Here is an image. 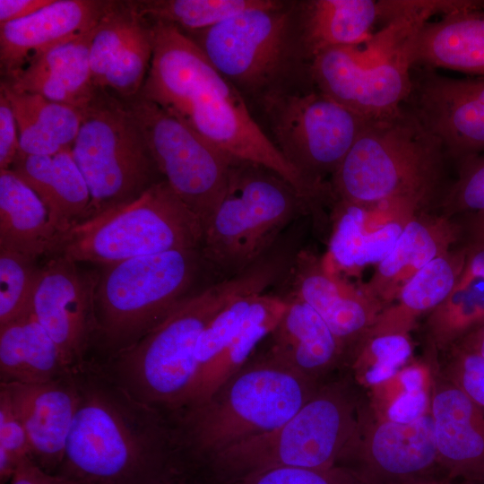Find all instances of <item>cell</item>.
<instances>
[{"mask_svg":"<svg viewBox=\"0 0 484 484\" xmlns=\"http://www.w3.org/2000/svg\"><path fill=\"white\" fill-rule=\"evenodd\" d=\"M162 178L197 217L203 230L226 195L235 158L149 100L125 99Z\"/></svg>","mask_w":484,"mask_h":484,"instance_id":"obj_14","label":"cell"},{"mask_svg":"<svg viewBox=\"0 0 484 484\" xmlns=\"http://www.w3.org/2000/svg\"><path fill=\"white\" fill-rule=\"evenodd\" d=\"M368 403L350 375L324 382L276 429L212 456L216 468L238 476L276 467L328 469L345 462Z\"/></svg>","mask_w":484,"mask_h":484,"instance_id":"obj_8","label":"cell"},{"mask_svg":"<svg viewBox=\"0 0 484 484\" xmlns=\"http://www.w3.org/2000/svg\"><path fill=\"white\" fill-rule=\"evenodd\" d=\"M160 484H182V483L177 481L176 478H173V479L168 480H166L164 482H161Z\"/></svg>","mask_w":484,"mask_h":484,"instance_id":"obj_53","label":"cell"},{"mask_svg":"<svg viewBox=\"0 0 484 484\" xmlns=\"http://www.w3.org/2000/svg\"><path fill=\"white\" fill-rule=\"evenodd\" d=\"M404 105L457 163L484 151V76L452 78L414 66Z\"/></svg>","mask_w":484,"mask_h":484,"instance_id":"obj_16","label":"cell"},{"mask_svg":"<svg viewBox=\"0 0 484 484\" xmlns=\"http://www.w3.org/2000/svg\"><path fill=\"white\" fill-rule=\"evenodd\" d=\"M454 345L484 356V324L462 337Z\"/></svg>","mask_w":484,"mask_h":484,"instance_id":"obj_49","label":"cell"},{"mask_svg":"<svg viewBox=\"0 0 484 484\" xmlns=\"http://www.w3.org/2000/svg\"><path fill=\"white\" fill-rule=\"evenodd\" d=\"M278 0H136V11L151 22L177 26L185 31L216 25L248 10L275 7Z\"/></svg>","mask_w":484,"mask_h":484,"instance_id":"obj_36","label":"cell"},{"mask_svg":"<svg viewBox=\"0 0 484 484\" xmlns=\"http://www.w3.org/2000/svg\"><path fill=\"white\" fill-rule=\"evenodd\" d=\"M32 458L27 433L11 408L6 398L0 394V480H10L20 461Z\"/></svg>","mask_w":484,"mask_h":484,"instance_id":"obj_45","label":"cell"},{"mask_svg":"<svg viewBox=\"0 0 484 484\" xmlns=\"http://www.w3.org/2000/svg\"><path fill=\"white\" fill-rule=\"evenodd\" d=\"M111 3L54 0L26 18L0 24L1 74L9 81L44 54L91 30Z\"/></svg>","mask_w":484,"mask_h":484,"instance_id":"obj_19","label":"cell"},{"mask_svg":"<svg viewBox=\"0 0 484 484\" xmlns=\"http://www.w3.org/2000/svg\"><path fill=\"white\" fill-rule=\"evenodd\" d=\"M0 394L22 422L34 461L47 471L56 473L78 403L73 369L42 384L0 383Z\"/></svg>","mask_w":484,"mask_h":484,"instance_id":"obj_20","label":"cell"},{"mask_svg":"<svg viewBox=\"0 0 484 484\" xmlns=\"http://www.w3.org/2000/svg\"><path fill=\"white\" fill-rule=\"evenodd\" d=\"M285 310L269 335L268 353L319 383L347 361L346 350L323 318L305 301L287 292Z\"/></svg>","mask_w":484,"mask_h":484,"instance_id":"obj_23","label":"cell"},{"mask_svg":"<svg viewBox=\"0 0 484 484\" xmlns=\"http://www.w3.org/2000/svg\"><path fill=\"white\" fill-rule=\"evenodd\" d=\"M54 0H0V24L26 18Z\"/></svg>","mask_w":484,"mask_h":484,"instance_id":"obj_48","label":"cell"},{"mask_svg":"<svg viewBox=\"0 0 484 484\" xmlns=\"http://www.w3.org/2000/svg\"><path fill=\"white\" fill-rule=\"evenodd\" d=\"M97 26L53 48L4 82L14 91L39 94L82 109L98 91L92 84L90 68V48Z\"/></svg>","mask_w":484,"mask_h":484,"instance_id":"obj_26","label":"cell"},{"mask_svg":"<svg viewBox=\"0 0 484 484\" xmlns=\"http://www.w3.org/2000/svg\"><path fill=\"white\" fill-rule=\"evenodd\" d=\"M71 371L30 312L0 326V383L42 384Z\"/></svg>","mask_w":484,"mask_h":484,"instance_id":"obj_31","label":"cell"},{"mask_svg":"<svg viewBox=\"0 0 484 484\" xmlns=\"http://www.w3.org/2000/svg\"><path fill=\"white\" fill-rule=\"evenodd\" d=\"M414 35L400 41L378 31L365 48L324 49L310 62L311 82L324 95L367 120L389 117L411 94Z\"/></svg>","mask_w":484,"mask_h":484,"instance_id":"obj_13","label":"cell"},{"mask_svg":"<svg viewBox=\"0 0 484 484\" xmlns=\"http://www.w3.org/2000/svg\"><path fill=\"white\" fill-rule=\"evenodd\" d=\"M207 265L200 248L177 249L101 265L94 293L92 358L125 350L201 290Z\"/></svg>","mask_w":484,"mask_h":484,"instance_id":"obj_6","label":"cell"},{"mask_svg":"<svg viewBox=\"0 0 484 484\" xmlns=\"http://www.w3.org/2000/svg\"><path fill=\"white\" fill-rule=\"evenodd\" d=\"M446 159L440 141L403 104L389 117L367 121L329 182L335 200L404 202L425 210L446 189Z\"/></svg>","mask_w":484,"mask_h":484,"instance_id":"obj_4","label":"cell"},{"mask_svg":"<svg viewBox=\"0 0 484 484\" xmlns=\"http://www.w3.org/2000/svg\"><path fill=\"white\" fill-rule=\"evenodd\" d=\"M345 462L364 484L448 480L440 463L431 413L411 423L376 418L369 405Z\"/></svg>","mask_w":484,"mask_h":484,"instance_id":"obj_15","label":"cell"},{"mask_svg":"<svg viewBox=\"0 0 484 484\" xmlns=\"http://www.w3.org/2000/svg\"><path fill=\"white\" fill-rule=\"evenodd\" d=\"M413 359L410 335L365 337L351 351L346 365L354 382L366 392L394 376Z\"/></svg>","mask_w":484,"mask_h":484,"instance_id":"obj_37","label":"cell"},{"mask_svg":"<svg viewBox=\"0 0 484 484\" xmlns=\"http://www.w3.org/2000/svg\"><path fill=\"white\" fill-rule=\"evenodd\" d=\"M431 357V407L439 460L452 482L484 479V411L437 370Z\"/></svg>","mask_w":484,"mask_h":484,"instance_id":"obj_21","label":"cell"},{"mask_svg":"<svg viewBox=\"0 0 484 484\" xmlns=\"http://www.w3.org/2000/svg\"><path fill=\"white\" fill-rule=\"evenodd\" d=\"M20 151L17 123L11 104L0 91V169H9Z\"/></svg>","mask_w":484,"mask_h":484,"instance_id":"obj_46","label":"cell"},{"mask_svg":"<svg viewBox=\"0 0 484 484\" xmlns=\"http://www.w3.org/2000/svg\"><path fill=\"white\" fill-rule=\"evenodd\" d=\"M436 367L484 411V356L454 345L438 354Z\"/></svg>","mask_w":484,"mask_h":484,"instance_id":"obj_43","label":"cell"},{"mask_svg":"<svg viewBox=\"0 0 484 484\" xmlns=\"http://www.w3.org/2000/svg\"><path fill=\"white\" fill-rule=\"evenodd\" d=\"M153 37L152 22L143 16L120 48L102 90L123 99H131L139 94L151 65Z\"/></svg>","mask_w":484,"mask_h":484,"instance_id":"obj_38","label":"cell"},{"mask_svg":"<svg viewBox=\"0 0 484 484\" xmlns=\"http://www.w3.org/2000/svg\"><path fill=\"white\" fill-rule=\"evenodd\" d=\"M10 484H79L59 473L48 472L32 458H24L18 463Z\"/></svg>","mask_w":484,"mask_h":484,"instance_id":"obj_47","label":"cell"},{"mask_svg":"<svg viewBox=\"0 0 484 484\" xmlns=\"http://www.w3.org/2000/svg\"><path fill=\"white\" fill-rule=\"evenodd\" d=\"M284 280L290 283L288 292L308 304L326 323L343 345L347 360L383 310L361 286L341 278L310 250L298 251Z\"/></svg>","mask_w":484,"mask_h":484,"instance_id":"obj_18","label":"cell"},{"mask_svg":"<svg viewBox=\"0 0 484 484\" xmlns=\"http://www.w3.org/2000/svg\"><path fill=\"white\" fill-rule=\"evenodd\" d=\"M263 292L265 291L246 292L235 297L203 330L196 348L197 370L194 385L225 349L246 318L255 298Z\"/></svg>","mask_w":484,"mask_h":484,"instance_id":"obj_41","label":"cell"},{"mask_svg":"<svg viewBox=\"0 0 484 484\" xmlns=\"http://www.w3.org/2000/svg\"><path fill=\"white\" fill-rule=\"evenodd\" d=\"M465 261L466 245L453 247L432 260L380 312L365 337L410 335L417 321L437 307L454 290L462 273Z\"/></svg>","mask_w":484,"mask_h":484,"instance_id":"obj_29","label":"cell"},{"mask_svg":"<svg viewBox=\"0 0 484 484\" xmlns=\"http://www.w3.org/2000/svg\"><path fill=\"white\" fill-rule=\"evenodd\" d=\"M469 217V234L471 241L484 244V212L467 214Z\"/></svg>","mask_w":484,"mask_h":484,"instance_id":"obj_50","label":"cell"},{"mask_svg":"<svg viewBox=\"0 0 484 484\" xmlns=\"http://www.w3.org/2000/svg\"><path fill=\"white\" fill-rule=\"evenodd\" d=\"M96 281L97 272L82 271L63 255H54L40 266L30 313L72 369L91 359L96 331Z\"/></svg>","mask_w":484,"mask_h":484,"instance_id":"obj_17","label":"cell"},{"mask_svg":"<svg viewBox=\"0 0 484 484\" xmlns=\"http://www.w3.org/2000/svg\"><path fill=\"white\" fill-rule=\"evenodd\" d=\"M81 114L71 151L91 193L89 217L138 198L163 179L125 99L98 90Z\"/></svg>","mask_w":484,"mask_h":484,"instance_id":"obj_11","label":"cell"},{"mask_svg":"<svg viewBox=\"0 0 484 484\" xmlns=\"http://www.w3.org/2000/svg\"><path fill=\"white\" fill-rule=\"evenodd\" d=\"M322 384L267 352L246 362L203 403L173 414L180 448L211 458L271 432L291 418Z\"/></svg>","mask_w":484,"mask_h":484,"instance_id":"obj_5","label":"cell"},{"mask_svg":"<svg viewBox=\"0 0 484 484\" xmlns=\"http://www.w3.org/2000/svg\"><path fill=\"white\" fill-rule=\"evenodd\" d=\"M406 484H454L449 480H425V481H419V482H411V483H406Z\"/></svg>","mask_w":484,"mask_h":484,"instance_id":"obj_51","label":"cell"},{"mask_svg":"<svg viewBox=\"0 0 484 484\" xmlns=\"http://www.w3.org/2000/svg\"><path fill=\"white\" fill-rule=\"evenodd\" d=\"M78 403L56 473L79 484H160L178 451L168 414L131 395L91 358L73 368Z\"/></svg>","mask_w":484,"mask_h":484,"instance_id":"obj_2","label":"cell"},{"mask_svg":"<svg viewBox=\"0 0 484 484\" xmlns=\"http://www.w3.org/2000/svg\"><path fill=\"white\" fill-rule=\"evenodd\" d=\"M9 169L39 197L61 238L89 217L91 193L71 148L52 155L19 151Z\"/></svg>","mask_w":484,"mask_h":484,"instance_id":"obj_24","label":"cell"},{"mask_svg":"<svg viewBox=\"0 0 484 484\" xmlns=\"http://www.w3.org/2000/svg\"><path fill=\"white\" fill-rule=\"evenodd\" d=\"M289 264L286 252L271 249L240 273L196 292L125 350L98 360L138 401L166 414L178 412L186 406L195 379L203 330L235 297L266 291L281 281Z\"/></svg>","mask_w":484,"mask_h":484,"instance_id":"obj_3","label":"cell"},{"mask_svg":"<svg viewBox=\"0 0 484 484\" xmlns=\"http://www.w3.org/2000/svg\"><path fill=\"white\" fill-rule=\"evenodd\" d=\"M414 66L484 76V4L428 22L411 44Z\"/></svg>","mask_w":484,"mask_h":484,"instance_id":"obj_25","label":"cell"},{"mask_svg":"<svg viewBox=\"0 0 484 484\" xmlns=\"http://www.w3.org/2000/svg\"><path fill=\"white\" fill-rule=\"evenodd\" d=\"M153 23L151 65L137 95L155 103L204 140L238 160L262 165L289 182L312 212L328 190L306 179L277 150L237 88L177 26Z\"/></svg>","mask_w":484,"mask_h":484,"instance_id":"obj_1","label":"cell"},{"mask_svg":"<svg viewBox=\"0 0 484 484\" xmlns=\"http://www.w3.org/2000/svg\"><path fill=\"white\" fill-rule=\"evenodd\" d=\"M454 217L425 211L415 213L404 225L388 255L376 267L362 289L383 309L423 267L449 251L460 239L462 228Z\"/></svg>","mask_w":484,"mask_h":484,"instance_id":"obj_22","label":"cell"},{"mask_svg":"<svg viewBox=\"0 0 484 484\" xmlns=\"http://www.w3.org/2000/svg\"><path fill=\"white\" fill-rule=\"evenodd\" d=\"M256 107L277 150L306 179L323 187H331L326 177L335 172L368 121L315 87L267 97Z\"/></svg>","mask_w":484,"mask_h":484,"instance_id":"obj_12","label":"cell"},{"mask_svg":"<svg viewBox=\"0 0 484 484\" xmlns=\"http://www.w3.org/2000/svg\"><path fill=\"white\" fill-rule=\"evenodd\" d=\"M243 484H364L346 465L328 469L276 467L243 477Z\"/></svg>","mask_w":484,"mask_h":484,"instance_id":"obj_44","label":"cell"},{"mask_svg":"<svg viewBox=\"0 0 484 484\" xmlns=\"http://www.w3.org/2000/svg\"><path fill=\"white\" fill-rule=\"evenodd\" d=\"M285 307L286 300L282 295L260 293L235 335L194 385L185 408L208 400L226 380L239 370L247 362L256 345L272 333Z\"/></svg>","mask_w":484,"mask_h":484,"instance_id":"obj_33","label":"cell"},{"mask_svg":"<svg viewBox=\"0 0 484 484\" xmlns=\"http://www.w3.org/2000/svg\"><path fill=\"white\" fill-rule=\"evenodd\" d=\"M311 209L274 171L237 160L228 192L203 230L201 253L221 280L247 269L281 238L284 229Z\"/></svg>","mask_w":484,"mask_h":484,"instance_id":"obj_9","label":"cell"},{"mask_svg":"<svg viewBox=\"0 0 484 484\" xmlns=\"http://www.w3.org/2000/svg\"><path fill=\"white\" fill-rule=\"evenodd\" d=\"M458 165L456 179L438 202L440 213L454 217L484 212V155L467 158Z\"/></svg>","mask_w":484,"mask_h":484,"instance_id":"obj_42","label":"cell"},{"mask_svg":"<svg viewBox=\"0 0 484 484\" xmlns=\"http://www.w3.org/2000/svg\"><path fill=\"white\" fill-rule=\"evenodd\" d=\"M133 1H112L99 22L90 48L93 86L102 90L104 81L120 48L142 19Z\"/></svg>","mask_w":484,"mask_h":484,"instance_id":"obj_39","label":"cell"},{"mask_svg":"<svg viewBox=\"0 0 484 484\" xmlns=\"http://www.w3.org/2000/svg\"><path fill=\"white\" fill-rule=\"evenodd\" d=\"M17 123L20 151L52 155L71 148L82 122L81 110L39 94L21 92L1 82Z\"/></svg>","mask_w":484,"mask_h":484,"instance_id":"obj_32","label":"cell"},{"mask_svg":"<svg viewBox=\"0 0 484 484\" xmlns=\"http://www.w3.org/2000/svg\"><path fill=\"white\" fill-rule=\"evenodd\" d=\"M484 324V275L462 271L449 295L427 315L425 346L442 353Z\"/></svg>","mask_w":484,"mask_h":484,"instance_id":"obj_34","label":"cell"},{"mask_svg":"<svg viewBox=\"0 0 484 484\" xmlns=\"http://www.w3.org/2000/svg\"><path fill=\"white\" fill-rule=\"evenodd\" d=\"M197 217L166 180L138 198L92 215L65 234L56 255L108 265L177 249L201 248Z\"/></svg>","mask_w":484,"mask_h":484,"instance_id":"obj_10","label":"cell"},{"mask_svg":"<svg viewBox=\"0 0 484 484\" xmlns=\"http://www.w3.org/2000/svg\"><path fill=\"white\" fill-rule=\"evenodd\" d=\"M333 215L335 219L328 268H344L376 264L393 248L406 222L415 212L393 210L376 222L372 205H359L335 200ZM417 213V212H416ZM324 261V260H323Z\"/></svg>","mask_w":484,"mask_h":484,"instance_id":"obj_28","label":"cell"},{"mask_svg":"<svg viewBox=\"0 0 484 484\" xmlns=\"http://www.w3.org/2000/svg\"><path fill=\"white\" fill-rule=\"evenodd\" d=\"M183 31L246 102L256 106L267 97L314 86L298 2L248 10L207 29Z\"/></svg>","mask_w":484,"mask_h":484,"instance_id":"obj_7","label":"cell"},{"mask_svg":"<svg viewBox=\"0 0 484 484\" xmlns=\"http://www.w3.org/2000/svg\"><path fill=\"white\" fill-rule=\"evenodd\" d=\"M60 240L35 192L11 169H0V249L37 260L56 255Z\"/></svg>","mask_w":484,"mask_h":484,"instance_id":"obj_30","label":"cell"},{"mask_svg":"<svg viewBox=\"0 0 484 484\" xmlns=\"http://www.w3.org/2000/svg\"><path fill=\"white\" fill-rule=\"evenodd\" d=\"M424 352L394 376L367 391L372 414L381 419L411 423L430 412L431 361Z\"/></svg>","mask_w":484,"mask_h":484,"instance_id":"obj_35","label":"cell"},{"mask_svg":"<svg viewBox=\"0 0 484 484\" xmlns=\"http://www.w3.org/2000/svg\"><path fill=\"white\" fill-rule=\"evenodd\" d=\"M300 39L309 63L324 49L369 41L377 22H385L388 0L298 2Z\"/></svg>","mask_w":484,"mask_h":484,"instance_id":"obj_27","label":"cell"},{"mask_svg":"<svg viewBox=\"0 0 484 484\" xmlns=\"http://www.w3.org/2000/svg\"><path fill=\"white\" fill-rule=\"evenodd\" d=\"M39 270L36 259L0 249V326L30 312Z\"/></svg>","mask_w":484,"mask_h":484,"instance_id":"obj_40","label":"cell"},{"mask_svg":"<svg viewBox=\"0 0 484 484\" xmlns=\"http://www.w3.org/2000/svg\"><path fill=\"white\" fill-rule=\"evenodd\" d=\"M454 484H484V479L473 481L453 482Z\"/></svg>","mask_w":484,"mask_h":484,"instance_id":"obj_52","label":"cell"}]
</instances>
